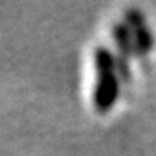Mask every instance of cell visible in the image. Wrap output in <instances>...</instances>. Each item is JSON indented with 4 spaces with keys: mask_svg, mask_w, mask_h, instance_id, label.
I'll return each mask as SVG.
<instances>
[{
    "mask_svg": "<svg viewBox=\"0 0 156 156\" xmlns=\"http://www.w3.org/2000/svg\"><path fill=\"white\" fill-rule=\"evenodd\" d=\"M94 66L97 81L94 89V107L105 113L113 108L119 96V75L116 70V59L110 49L99 46L94 49Z\"/></svg>",
    "mask_w": 156,
    "mask_h": 156,
    "instance_id": "cell-1",
    "label": "cell"
},
{
    "mask_svg": "<svg viewBox=\"0 0 156 156\" xmlns=\"http://www.w3.org/2000/svg\"><path fill=\"white\" fill-rule=\"evenodd\" d=\"M113 37H115V43L118 49V54L115 56L118 75L119 78H123V81H129V76H131L129 58L134 53V41L126 23H116L113 26Z\"/></svg>",
    "mask_w": 156,
    "mask_h": 156,
    "instance_id": "cell-3",
    "label": "cell"
},
{
    "mask_svg": "<svg viewBox=\"0 0 156 156\" xmlns=\"http://www.w3.org/2000/svg\"><path fill=\"white\" fill-rule=\"evenodd\" d=\"M126 26L129 27L132 41H134V53H137L139 56H147L151 51V48L154 45L153 34L150 30V27L147 26L145 18L142 15L140 10L131 8L126 13Z\"/></svg>",
    "mask_w": 156,
    "mask_h": 156,
    "instance_id": "cell-2",
    "label": "cell"
}]
</instances>
